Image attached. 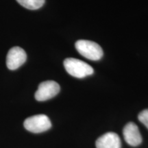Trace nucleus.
Segmentation results:
<instances>
[{"label":"nucleus","instance_id":"obj_7","mask_svg":"<svg viewBox=\"0 0 148 148\" xmlns=\"http://www.w3.org/2000/svg\"><path fill=\"white\" fill-rule=\"evenodd\" d=\"M97 148H121V142L119 135L114 132H107L96 140Z\"/></svg>","mask_w":148,"mask_h":148},{"label":"nucleus","instance_id":"obj_4","mask_svg":"<svg viewBox=\"0 0 148 148\" xmlns=\"http://www.w3.org/2000/svg\"><path fill=\"white\" fill-rule=\"evenodd\" d=\"M60 90V85L55 81H45L38 85V90L35 92V99L38 101H47L55 97Z\"/></svg>","mask_w":148,"mask_h":148},{"label":"nucleus","instance_id":"obj_1","mask_svg":"<svg viewBox=\"0 0 148 148\" xmlns=\"http://www.w3.org/2000/svg\"><path fill=\"white\" fill-rule=\"evenodd\" d=\"M64 66L66 72L71 76L82 78L93 73L91 66L79 59L68 58L64 60Z\"/></svg>","mask_w":148,"mask_h":148},{"label":"nucleus","instance_id":"obj_3","mask_svg":"<svg viewBox=\"0 0 148 148\" xmlns=\"http://www.w3.org/2000/svg\"><path fill=\"white\" fill-rule=\"evenodd\" d=\"M23 125L27 131L33 133L45 132L51 127L50 120L45 114H36L27 118Z\"/></svg>","mask_w":148,"mask_h":148},{"label":"nucleus","instance_id":"obj_2","mask_svg":"<svg viewBox=\"0 0 148 148\" xmlns=\"http://www.w3.org/2000/svg\"><path fill=\"white\" fill-rule=\"evenodd\" d=\"M77 51L84 58L91 60H99L103 56V50L97 43L87 40H79L75 42Z\"/></svg>","mask_w":148,"mask_h":148},{"label":"nucleus","instance_id":"obj_9","mask_svg":"<svg viewBox=\"0 0 148 148\" xmlns=\"http://www.w3.org/2000/svg\"><path fill=\"white\" fill-rule=\"evenodd\" d=\"M138 119L148 129V109H145L140 112Z\"/></svg>","mask_w":148,"mask_h":148},{"label":"nucleus","instance_id":"obj_6","mask_svg":"<svg viewBox=\"0 0 148 148\" xmlns=\"http://www.w3.org/2000/svg\"><path fill=\"white\" fill-rule=\"evenodd\" d=\"M123 134L125 142L130 145L136 147L141 143V134L137 125L133 122H130L125 125L123 130Z\"/></svg>","mask_w":148,"mask_h":148},{"label":"nucleus","instance_id":"obj_5","mask_svg":"<svg viewBox=\"0 0 148 148\" xmlns=\"http://www.w3.org/2000/svg\"><path fill=\"white\" fill-rule=\"evenodd\" d=\"M27 55L20 47H13L8 51L6 56V65L10 70H15L25 63Z\"/></svg>","mask_w":148,"mask_h":148},{"label":"nucleus","instance_id":"obj_8","mask_svg":"<svg viewBox=\"0 0 148 148\" xmlns=\"http://www.w3.org/2000/svg\"><path fill=\"white\" fill-rule=\"evenodd\" d=\"M16 1L29 10H37L44 5L45 0H16Z\"/></svg>","mask_w":148,"mask_h":148}]
</instances>
